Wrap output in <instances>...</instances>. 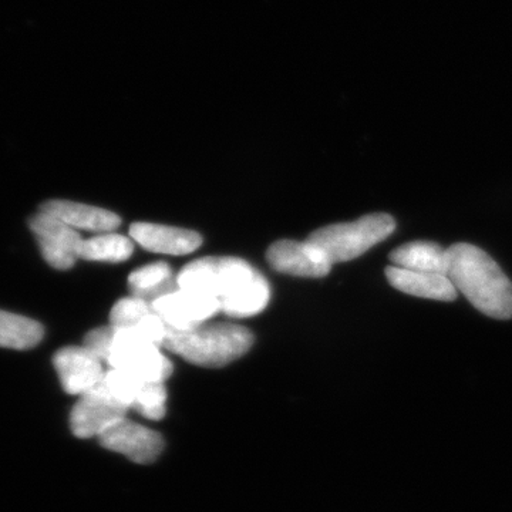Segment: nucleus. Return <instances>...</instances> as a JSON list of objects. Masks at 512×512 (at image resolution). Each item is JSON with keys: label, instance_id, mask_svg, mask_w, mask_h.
<instances>
[{"label": "nucleus", "instance_id": "f03ea898", "mask_svg": "<svg viewBox=\"0 0 512 512\" xmlns=\"http://www.w3.org/2000/svg\"><path fill=\"white\" fill-rule=\"evenodd\" d=\"M252 345L254 336L244 326L214 323L190 330H170L163 349L192 365L222 367L244 356Z\"/></svg>", "mask_w": 512, "mask_h": 512}, {"label": "nucleus", "instance_id": "aec40b11", "mask_svg": "<svg viewBox=\"0 0 512 512\" xmlns=\"http://www.w3.org/2000/svg\"><path fill=\"white\" fill-rule=\"evenodd\" d=\"M153 312V305L146 299L137 296L120 299L111 309L110 325L117 330L136 329Z\"/></svg>", "mask_w": 512, "mask_h": 512}, {"label": "nucleus", "instance_id": "0eeeda50", "mask_svg": "<svg viewBox=\"0 0 512 512\" xmlns=\"http://www.w3.org/2000/svg\"><path fill=\"white\" fill-rule=\"evenodd\" d=\"M29 227L35 234L43 258L52 268L67 271L80 259L84 242L82 235L59 218L39 211L30 218Z\"/></svg>", "mask_w": 512, "mask_h": 512}, {"label": "nucleus", "instance_id": "5701e85b", "mask_svg": "<svg viewBox=\"0 0 512 512\" xmlns=\"http://www.w3.org/2000/svg\"><path fill=\"white\" fill-rule=\"evenodd\" d=\"M114 336H116V328L111 325L101 326V328L90 330L87 333L83 346L92 350L94 355L99 356L103 362H107L111 346H113Z\"/></svg>", "mask_w": 512, "mask_h": 512}, {"label": "nucleus", "instance_id": "20e7f679", "mask_svg": "<svg viewBox=\"0 0 512 512\" xmlns=\"http://www.w3.org/2000/svg\"><path fill=\"white\" fill-rule=\"evenodd\" d=\"M258 274L244 259L210 256L185 265L177 282L178 288L211 296L221 305L242 291Z\"/></svg>", "mask_w": 512, "mask_h": 512}, {"label": "nucleus", "instance_id": "9d476101", "mask_svg": "<svg viewBox=\"0 0 512 512\" xmlns=\"http://www.w3.org/2000/svg\"><path fill=\"white\" fill-rule=\"evenodd\" d=\"M99 441L107 450L123 454L137 464L154 463L164 450L161 434L127 419L101 434Z\"/></svg>", "mask_w": 512, "mask_h": 512}, {"label": "nucleus", "instance_id": "2eb2a0df", "mask_svg": "<svg viewBox=\"0 0 512 512\" xmlns=\"http://www.w3.org/2000/svg\"><path fill=\"white\" fill-rule=\"evenodd\" d=\"M389 259L394 266L414 272L448 276L450 271L448 249L440 247L436 242H409L390 252Z\"/></svg>", "mask_w": 512, "mask_h": 512}, {"label": "nucleus", "instance_id": "6e6552de", "mask_svg": "<svg viewBox=\"0 0 512 512\" xmlns=\"http://www.w3.org/2000/svg\"><path fill=\"white\" fill-rule=\"evenodd\" d=\"M151 305L171 330L198 328L215 313L221 312L220 301L217 299L180 288L161 296Z\"/></svg>", "mask_w": 512, "mask_h": 512}, {"label": "nucleus", "instance_id": "dca6fc26", "mask_svg": "<svg viewBox=\"0 0 512 512\" xmlns=\"http://www.w3.org/2000/svg\"><path fill=\"white\" fill-rule=\"evenodd\" d=\"M128 286L133 296L151 303L161 296L177 291L178 282L177 278H173V269L170 265L165 262H154L128 276Z\"/></svg>", "mask_w": 512, "mask_h": 512}, {"label": "nucleus", "instance_id": "39448f33", "mask_svg": "<svg viewBox=\"0 0 512 512\" xmlns=\"http://www.w3.org/2000/svg\"><path fill=\"white\" fill-rule=\"evenodd\" d=\"M161 346L150 342L133 329L117 330L107 365L148 383H164L173 375L170 359Z\"/></svg>", "mask_w": 512, "mask_h": 512}, {"label": "nucleus", "instance_id": "7ed1b4c3", "mask_svg": "<svg viewBox=\"0 0 512 512\" xmlns=\"http://www.w3.org/2000/svg\"><path fill=\"white\" fill-rule=\"evenodd\" d=\"M396 229L392 215L377 212L355 222L328 225L312 232L309 241L322 249L332 264L359 258L389 238Z\"/></svg>", "mask_w": 512, "mask_h": 512}, {"label": "nucleus", "instance_id": "4468645a", "mask_svg": "<svg viewBox=\"0 0 512 512\" xmlns=\"http://www.w3.org/2000/svg\"><path fill=\"white\" fill-rule=\"evenodd\" d=\"M384 274L394 289L407 295L440 302H453L457 299L456 286L446 275L414 272L394 265L386 268Z\"/></svg>", "mask_w": 512, "mask_h": 512}, {"label": "nucleus", "instance_id": "f3484780", "mask_svg": "<svg viewBox=\"0 0 512 512\" xmlns=\"http://www.w3.org/2000/svg\"><path fill=\"white\" fill-rule=\"evenodd\" d=\"M45 328L42 323L15 315V313L0 311V348L28 350L42 342Z\"/></svg>", "mask_w": 512, "mask_h": 512}, {"label": "nucleus", "instance_id": "ddd939ff", "mask_svg": "<svg viewBox=\"0 0 512 512\" xmlns=\"http://www.w3.org/2000/svg\"><path fill=\"white\" fill-rule=\"evenodd\" d=\"M40 211L59 218L76 231L104 234V232H113L121 224L119 215L114 212L93 207V205L80 204V202L50 200L40 205Z\"/></svg>", "mask_w": 512, "mask_h": 512}, {"label": "nucleus", "instance_id": "6ab92c4d", "mask_svg": "<svg viewBox=\"0 0 512 512\" xmlns=\"http://www.w3.org/2000/svg\"><path fill=\"white\" fill-rule=\"evenodd\" d=\"M131 239L114 232H104L96 237L84 239L80 259L93 262H124L133 254Z\"/></svg>", "mask_w": 512, "mask_h": 512}, {"label": "nucleus", "instance_id": "f8f14e48", "mask_svg": "<svg viewBox=\"0 0 512 512\" xmlns=\"http://www.w3.org/2000/svg\"><path fill=\"white\" fill-rule=\"evenodd\" d=\"M130 235L138 245L157 254L187 255L202 244L201 235L195 231L150 222L131 225Z\"/></svg>", "mask_w": 512, "mask_h": 512}, {"label": "nucleus", "instance_id": "4be33fe9", "mask_svg": "<svg viewBox=\"0 0 512 512\" xmlns=\"http://www.w3.org/2000/svg\"><path fill=\"white\" fill-rule=\"evenodd\" d=\"M167 390L164 383H146L140 396L134 403L133 410L148 420H161L167 412Z\"/></svg>", "mask_w": 512, "mask_h": 512}, {"label": "nucleus", "instance_id": "412c9836", "mask_svg": "<svg viewBox=\"0 0 512 512\" xmlns=\"http://www.w3.org/2000/svg\"><path fill=\"white\" fill-rule=\"evenodd\" d=\"M101 383L119 402L131 410L137 397L140 396L144 384L148 382H144L136 376L128 375L126 372H121V370L110 369L104 375Z\"/></svg>", "mask_w": 512, "mask_h": 512}, {"label": "nucleus", "instance_id": "423d86ee", "mask_svg": "<svg viewBox=\"0 0 512 512\" xmlns=\"http://www.w3.org/2000/svg\"><path fill=\"white\" fill-rule=\"evenodd\" d=\"M128 410L130 409L100 383L80 396L74 404L70 414V427L74 436L79 439H99L101 434L126 419Z\"/></svg>", "mask_w": 512, "mask_h": 512}, {"label": "nucleus", "instance_id": "f257e3e1", "mask_svg": "<svg viewBox=\"0 0 512 512\" xmlns=\"http://www.w3.org/2000/svg\"><path fill=\"white\" fill-rule=\"evenodd\" d=\"M451 279L458 292L485 316L512 319V282L483 249L460 244L448 248Z\"/></svg>", "mask_w": 512, "mask_h": 512}, {"label": "nucleus", "instance_id": "a211bd4d", "mask_svg": "<svg viewBox=\"0 0 512 512\" xmlns=\"http://www.w3.org/2000/svg\"><path fill=\"white\" fill-rule=\"evenodd\" d=\"M271 289L261 274L255 276L237 295L221 303V312L231 318H249L258 315L268 305Z\"/></svg>", "mask_w": 512, "mask_h": 512}, {"label": "nucleus", "instance_id": "1a4fd4ad", "mask_svg": "<svg viewBox=\"0 0 512 512\" xmlns=\"http://www.w3.org/2000/svg\"><path fill=\"white\" fill-rule=\"evenodd\" d=\"M266 259L275 271L301 278H323L332 269L328 256L311 241L282 239L266 252Z\"/></svg>", "mask_w": 512, "mask_h": 512}, {"label": "nucleus", "instance_id": "9b49d317", "mask_svg": "<svg viewBox=\"0 0 512 512\" xmlns=\"http://www.w3.org/2000/svg\"><path fill=\"white\" fill-rule=\"evenodd\" d=\"M53 365L59 375L64 392L83 396L101 383L106 370L103 360L86 346H67L53 357Z\"/></svg>", "mask_w": 512, "mask_h": 512}]
</instances>
